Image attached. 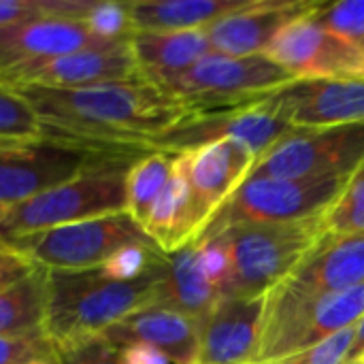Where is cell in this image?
I'll return each instance as SVG.
<instances>
[{"label":"cell","mask_w":364,"mask_h":364,"mask_svg":"<svg viewBox=\"0 0 364 364\" xmlns=\"http://www.w3.org/2000/svg\"><path fill=\"white\" fill-rule=\"evenodd\" d=\"M45 124V136L149 149L192 115L181 100L145 81H109L75 90L15 87Z\"/></svg>","instance_id":"1"},{"label":"cell","mask_w":364,"mask_h":364,"mask_svg":"<svg viewBox=\"0 0 364 364\" xmlns=\"http://www.w3.org/2000/svg\"><path fill=\"white\" fill-rule=\"evenodd\" d=\"M162 262L134 282L107 279L98 269L79 273L49 271L47 339L58 346L100 337L128 316L154 305Z\"/></svg>","instance_id":"2"},{"label":"cell","mask_w":364,"mask_h":364,"mask_svg":"<svg viewBox=\"0 0 364 364\" xmlns=\"http://www.w3.org/2000/svg\"><path fill=\"white\" fill-rule=\"evenodd\" d=\"M139 158H117L96 164L70 181L49 188L0 215V245L9 247L26 237L126 211V175Z\"/></svg>","instance_id":"3"},{"label":"cell","mask_w":364,"mask_h":364,"mask_svg":"<svg viewBox=\"0 0 364 364\" xmlns=\"http://www.w3.org/2000/svg\"><path fill=\"white\" fill-rule=\"evenodd\" d=\"M324 237L322 213L299 222L235 224L200 239L220 241L230 258L232 288L228 296H262L288 279Z\"/></svg>","instance_id":"4"},{"label":"cell","mask_w":364,"mask_h":364,"mask_svg":"<svg viewBox=\"0 0 364 364\" xmlns=\"http://www.w3.org/2000/svg\"><path fill=\"white\" fill-rule=\"evenodd\" d=\"M364 314V286L346 292H314L277 284L267 292L256 364L307 350L339 331L356 326Z\"/></svg>","instance_id":"5"},{"label":"cell","mask_w":364,"mask_h":364,"mask_svg":"<svg viewBox=\"0 0 364 364\" xmlns=\"http://www.w3.org/2000/svg\"><path fill=\"white\" fill-rule=\"evenodd\" d=\"M149 149L102 147L55 136L38 141H0V207L9 209L83 171L117 160L141 158ZM154 151V149H151Z\"/></svg>","instance_id":"6"},{"label":"cell","mask_w":364,"mask_h":364,"mask_svg":"<svg viewBox=\"0 0 364 364\" xmlns=\"http://www.w3.org/2000/svg\"><path fill=\"white\" fill-rule=\"evenodd\" d=\"M292 81V75L267 53L235 58L211 51L186 73L158 87L181 100L194 113L252 105Z\"/></svg>","instance_id":"7"},{"label":"cell","mask_w":364,"mask_h":364,"mask_svg":"<svg viewBox=\"0 0 364 364\" xmlns=\"http://www.w3.org/2000/svg\"><path fill=\"white\" fill-rule=\"evenodd\" d=\"M154 243L126 213H109L66 226H58L9 245L34 267L47 271H94L126 245Z\"/></svg>","instance_id":"8"},{"label":"cell","mask_w":364,"mask_h":364,"mask_svg":"<svg viewBox=\"0 0 364 364\" xmlns=\"http://www.w3.org/2000/svg\"><path fill=\"white\" fill-rule=\"evenodd\" d=\"M348 177L350 175L314 179L250 177L211 218L200 237L215 235L235 224L299 222L318 218L339 196Z\"/></svg>","instance_id":"9"},{"label":"cell","mask_w":364,"mask_h":364,"mask_svg":"<svg viewBox=\"0 0 364 364\" xmlns=\"http://www.w3.org/2000/svg\"><path fill=\"white\" fill-rule=\"evenodd\" d=\"M364 160V124L286 132L256 160L250 177L314 179L352 175Z\"/></svg>","instance_id":"10"},{"label":"cell","mask_w":364,"mask_h":364,"mask_svg":"<svg viewBox=\"0 0 364 364\" xmlns=\"http://www.w3.org/2000/svg\"><path fill=\"white\" fill-rule=\"evenodd\" d=\"M290 130V124L267 96L252 105L194 111L175 130L158 139L151 149L179 154L215 141H237L260 158Z\"/></svg>","instance_id":"11"},{"label":"cell","mask_w":364,"mask_h":364,"mask_svg":"<svg viewBox=\"0 0 364 364\" xmlns=\"http://www.w3.org/2000/svg\"><path fill=\"white\" fill-rule=\"evenodd\" d=\"M314 13L286 26L269 45L267 55L294 81L364 79V47L318 23Z\"/></svg>","instance_id":"12"},{"label":"cell","mask_w":364,"mask_h":364,"mask_svg":"<svg viewBox=\"0 0 364 364\" xmlns=\"http://www.w3.org/2000/svg\"><path fill=\"white\" fill-rule=\"evenodd\" d=\"M141 79L130 38L107 47H92L66 55L19 64L0 73V83L11 87H47V90H75L109 81Z\"/></svg>","instance_id":"13"},{"label":"cell","mask_w":364,"mask_h":364,"mask_svg":"<svg viewBox=\"0 0 364 364\" xmlns=\"http://www.w3.org/2000/svg\"><path fill=\"white\" fill-rule=\"evenodd\" d=\"M179 154L186 160L194 215L203 235L211 218L250 179L258 156L237 141H215Z\"/></svg>","instance_id":"14"},{"label":"cell","mask_w":364,"mask_h":364,"mask_svg":"<svg viewBox=\"0 0 364 364\" xmlns=\"http://www.w3.org/2000/svg\"><path fill=\"white\" fill-rule=\"evenodd\" d=\"M271 100L292 130L364 124V79L292 81Z\"/></svg>","instance_id":"15"},{"label":"cell","mask_w":364,"mask_h":364,"mask_svg":"<svg viewBox=\"0 0 364 364\" xmlns=\"http://www.w3.org/2000/svg\"><path fill=\"white\" fill-rule=\"evenodd\" d=\"M267 294L222 296L200 322L196 364H256Z\"/></svg>","instance_id":"16"},{"label":"cell","mask_w":364,"mask_h":364,"mask_svg":"<svg viewBox=\"0 0 364 364\" xmlns=\"http://www.w3.org/2000/svg\"><path fill=\"white\" fill-rule=\"evenodd\" d=\"M320 2L307 0H252L237 13H230L205 28L211 49L224 55L267 53L275 36L292 21L314 13Z\"/></svg>","instance_id":"17"},{"label":"cell","mask_w":364,"mask_h":364,"mask_svg":"<svg viewBox=\"0 0 364 364\" xmlns=\"http://www.w3.org/2000/svg\"><path fill=\"white\" fill-rule=\"evenodd\" d=\"M128 41V38H126ZM119 41L96 36L85 21L62 17H38L0 28V73L19 64L66 55Z\"/></svg>","instance_id":"18"},{"label":"cell","mask_w":364,"mask_h":364,"mask_svg":"<svg viewBox=\"0 0 364 364\" xmlns=\"http://www.w3.org/2000/svg\"><path fill=\"white\" fill-rule=\"evenodd\" d=\"M105 337L117 346L147 343L164 352L173 364H196L200 350V322L179 311L149 305L128 316Z\"/></svg>","instance_id":"19"},{"label":"cell","mask_w":364,"mask_h":364,"mask_svg":"<svg viewBox=\"0 0 364 364\" xmlns=\"http://www.w3.org/2000/svg\"><path fill=\"white\" fill-rule=\"evenodd\" d=\"M284 282L314 292H346L364 286V232L326 235Z\"/></svg>","instance_id":"20"},{"label":"cell","mask_w":364,"mask_h":364,"mask_svg":"<svg viewBox=\"0 0 364 364\" xmlns=\"http://www.w3.org/2000/svg\"><path fill=\"white\" fill-rule=\"evenodd\" d=\"M130 49L141 79L154 85H162L168 79L186 73L213 51L205 30L132 32Z\"/></svg>","instance_id":"21"},{"label":"cell","mask_w":364,"mask_h":364,"mask_svg":"<svg viewBox=\"0 0 364 364\" xmlns=\"http://www.w3.org/2000/svg\"><path fill=\"white\" fill-rule=\"evenodd\" d=\"M143 230L162 254H173L200 237L183 154H175L171 177L154 203Z\"/></svg>","instance_id":"22"},{"label":"cell","mask_w":364,"mask_h":364,"mask_svg":"<svg viewBox=\"0 0 364 364\" xmlns=\"http://www.w3.org/2000/svg\"><path fill=\"white\" fill-rule=\"evenodd\" d=\"M222 294L207 282L194 243L166 254L156 286L154 305L179 311L198 322L215 307Z\"/></svg>","instance_id":"23"},{"label":"cell","mask_w":364,"mask_h":364,"mask_svg":"<svg viewBox=\"0 0 364 364\" xmlns=\"http://www.w3.org/2000/svg\"><path fill=\"white\" fill-rule=\"evenodd\" d=\"M252 0H130L132 32L205 30Z\"/></svg>","instance_id":"24"},{"label":"cell","mask_w":364,"mask_h":364,"mask_svg":"<svg viewBox=\"0 0 364 364\" xmlns=\"http://www.w3.org/2000/svg\"><path fill=\"white\" fill-rule=\"evenodd\" d=\"M47 299H49V271L41 267H34L26 277L2 288L0 337L45 335Z\"/></svg>","instance_id":"25"},{"label":"cell","mask_w":364,"mask_h":364,"mask_svg":"<svg viewBox=\"0 0 364 364\" xmlns=\"http://www.w3.org/2000/svg\"><path fill=\"white\" fill-rule=\"evenodd\" d=\"M175 154L171 151H147L141 156L126 175V213L143 228L154 203L164 190L171 171H173Z\"/></svg>","instance_id":"26"},{"label":"cell","mask_w":364,"mask_h":364,"mask_svg":"<svg viewBox=\"0 0 364 364\" xmlns=\"http://www.w3.org/2000/svg\"><path fill=\"white\" fill-rule=\"evenodd\" d=\"M324 228L333 237L364 232V160L324 211Z\"/></svg>","instance_id":"27"},{"label":"cell","mask_w":364,"mask_h":364,"mask_svg":"<svg viewBox=\"0 0 364 364\" xmlns=\"http://www.w3.org/2000/svg\"><path fill=\"white\" fill-rule=\"evenodd\" d=\"M45 139V124L19 90L0 83V141Z\"/></svg>","instance_id":"28"},{"label":"cell","mask_w":364,"mask_h":364,"mask_svg":"<svg viewBox=\"0 0 364 364\" xmlns=\"http://www.w3.org/2000/svg\"><path fill=\"white\" fill-rule=\"evenodd\" d=\"M92 4L94 0H0V28L38 17L83 21Z\"/></svg>","instance_id":"29"},{"label":"cell","mask_w":364,"mask_h":364,"mask_svg":"<svg viewBox=\"0 0 364 364\" xmlns=\"http://www.w3.org/2000/svg\"><path fill=\"white\" fill-rule=\"evenodd\" d=\"M166 254H162L154 243H136L126 245L115 252L107 262L100 264V275L113 282H134L149 273L156 264L162 262Z\"/></svg>","instance_id":"30"},{"label":"cell","mask_w":364,"mask_h":364,"mask_svg":"<svg viewBox=\"0 0 364 364\" xmlns=\"http://www.w3.org/2000/svg\"><path fill=\"white\" fill-rule=\"evenodd\" d=\"M314 19L335 34L364 47V0H341L335 4H320Z\"/></svg>","instance_id":"31"},{"label":"cell","mask_w":364,"mask_h":364,"mask_svg":"<svg viewBox=\"0 0 364 364\" xmlns=\"http://www.w3.org/2000/svg\"><path fill=\"white\" fill-rule=\"evenodd\" d=\"M354 339H356V326H350L307 350L264 364H346L350 360Z\"/></svg>","instance_id":"32"},{"label":"cell","mask_w":364,"mask_h":364,"mask_svg":"<svg viewBox=\"0 0 364 364\" xmlns=\"http://www.w3.org/2000/svg\"><path fill=\"white\" fill-rule=\"evenodd\" d=\"M83 21L96 36L105 41H126L132 36L128 2H117V0L94 2Z\"/></svg>","instance_id":"33"},{"label":"cell","mask_w":364,"mask_h":364,"mask_svg":"<svg viewBox=\"0 0 364 364\" xmlns=\"http://www.w3.org/2000/svg\"><path fill=\"white\" fill-rule=\"evenodd\" d=\"M58 364H124L122 350L105 335L53 346Z\"/></svg>","instance_id":"34"},{"label":"cell","mask_w":364,"mask_h":364,"mask_svg":"<svg viewBox=\"0 0 364 364\" xmlns=\"http://www.w3.org/2000/svg\"><path fill=\"white\" fill-rule=\"evenodd\" d=\"M198 250L200 269L207 277V282L222 294L228 296L232 288V267L230 258L224 250V245L215 239H198L194 241Z\"/></svg>","instance_id":"35"},{"label":"cell","mask_w":364,"mask_h":364,"mask_svg":"<svg viewBox=\"0 0 364 364\" xmlns=\"http://www.w3.org/2000/svg\"><path fill=\"white\" fill-rule=\"evenodd\" d=\"M53 356V343L45 335L0 337V364H32Z\"/></svg>","instance_id":"36"},{"label":"cell","mask_w":364,"mask_h":364,"mask_svg":"<svg viewBox=\"0 0 364 364\" xmlns=\"http://www.w3.org/2000/svg\"><path fill=\"white\" fill-rule=\"evenodd\" d=\"M32 269H34V264L30 260H26L21 254L0 245V290L19 282Z\"/></svg>","instance_id":"37"},{"label":"cell","mask_w":364,"mask_h":364,"mask_svg":"<svg viewBox=\"0 0 364 364\" xmlns=\"http://www.w3.org/2000/svg\"><path fill=\"white\" fill-rule=\"evenodd\" d=\"M119 350L124 364H173L164 352L147 343H130Z\"/></svg>","instance_id":"38"},{"label":"cell","mask_w":364,"mask_h":364,"mask_svg":"<svg viewBox=\"0 0 364 364\" xmlns=\"http://www.w3.org/2000/svg\"><path fill=\"white\" fill-rule=\"evenodd\" d=\"M32 364H58V360H55V356H53V358H47V360H38V363H32Z\"/></svg>","instance_id":"39"},{"label":"cell","mask_w":364,"mask_h":364,"mask_svg":"<svg viewBox=\"0 0 364 364\" xmlns=\"http://www.w3.org/2000/svg\"><path fill=\"white\" fill-rule=\"evenodd\" d=\"M346 364H364V363H360V360H354V363H346Z\"/></svg>","instance_id":"40"},{"label":"cell","mask_w":364,"mask_h":364,"mask_svg":"<svg viewBox=\"0 0 364 364\" xmlns=\"http://www.w3.org/2000/svg\"><path fill=\"white\" fill-rule=\"evenodd\" d=\"M2 211H4V209H2V207H0V215H2Z\"/></svg>","instance_id":"41"},{"label":"cell","mask_w":364,"mask_h":364,"mask_svg":"<svg viewBox=\"0 0 364 364\" xmlns=\"http://www.w3.org/2000/svg\"><path fill=\"white\" fill-rule=\"evenodd\" d=\"M360 363H364V358H363V360H360Z\"/></svg>","instance_id":"42"}]
</instances>
